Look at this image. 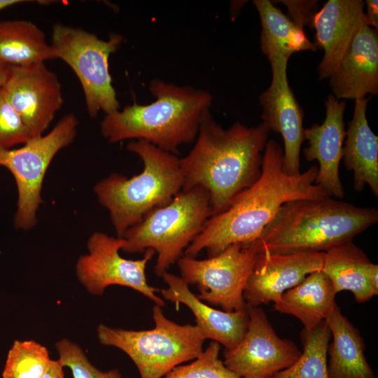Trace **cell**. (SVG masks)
Wrapping results in <instances>:
<instances>
[{"mask_svg": "<svg viewBox=\"0 0 378 378\" xmlns=\"http://www.w3.org/2000/svg\"><path fill=\"white\" fill-rule=\"evenodd\" d=\"M260 18V47L268 59L274 57L289 58L295 52L312 50L316 47L304 32L269 0H253Z\"/></svg>", "mask_w": 378, "mask_h": 378, "instance_id": "cell-25", "label": "cell"}, {"mask_svg": "<svg viewBox=\"0 0 378 378\" xmlns=\"http://www.w3.org/2000/svg\"><path fill=\"white\" fill-rule=\"evenodd\" d=\"M324 252L272 254L261 251L247 281L243 297L247 307L278 302L309 274L321 270Z\"/></svg>", "mask_w": 378, "mask_h": 378, "instance_id": "cell-15", "label": "cell"}, {"mask_svg": "<svg viewBox=\"0 0 378 378\" xmlns=\"http://www.w3.org/2000/svg\"><path fill=\"white\" fill-rule=\"evenodd\" d=\"M78 125L76 116L68 113L46 135L34 137L19 148L0 149V166L10 171L17 186L16 228L29 230L36 224L46 172L55 155L73 142Z\"/></svg>", "mask_w": 378, "mask_h": 378, "instance_id": "cell-9", "label": "cell"}, {"mask_svg": "<svg viewBox=\"0 0 378 378\" xmlns=\"http://www.w3.org/2000/svg\"><path fill=\"white\" fill-rule=\"evenodd\" d=\"M329 83L338 99H355L377 94V30L368 25L360 29L330 76Z\"/></svg>", "mask_w": 378, "mask_h": 378, "instance_id": "cell-19", "label": "cell"}, {"mask_svg": "<svg viewBox=\"0 0 378 378\" xmlns=\"http://www.w3.org/2000/svg\"><path fill=\"white\" fill-rule=\"evenodd\" d=\"M161 277L168 285L167 288L161 290L162 297L177 308L180 304L186 305L206 339L218 342L225 349H232L240 342L248 328L247 307L234 312L218 310L198 299L181 276L166 272Z\"/></svg>", "mask_w": 378, "mask_h": 378, "instance_id": "cell-18", "label": "cell"}, {"mask_svg": "<svg viewBox=\"0 0 378 378\" xmlns=\"http://www.w3.org/2000/svg\"><path fill=\"white\" fill-rule=\"evenodd\" d=\"M321 271L329 277L337 293L350 291L357 302H365L378 295V265L353 241L325 251Z\"/></svg>", "mask_w": 378, "mask_h": 378, "instance_id": "cell-20", "label": "cell"}, {"mask_svg": "<svg viewBox=\"0 0 378 378\" xmlns=\"http://www.w3.org/2000/svg\"><path fill=\"white\" fill-rule=\"evenodd\" d=\"M33 136L22 118L0 90V149L25 144Z\"/></svg>", "mask_w": 378, "mask_h": 378, "instance_id": "cell-30", "label": "cell"}, {"mask_svg": "<svg viewBox=\"0 0 378 378\" xmlns=\"http://www.w3.org/2000/svg\"><path fill=\"white\" fill-rule=\"evenodd\" d=\"M288 9V18L298 27H313V20L318 12V1L316 0H281Z\"/></svg>", "mask_w": 378, "mask_h": 378, "instance_id": "cell-31", "label": "cell"}, {"mask_svg": "<svg viewBox=\"0 0 378 378\" xmlns=\"http://www.w3.org/2000/svg\"><path fill=\"white\" fill-rule=\"evenodd\" d=\"M153 318L155 327L150 330H131L99 324L98 340L103 345L124 351L141 378H162L175 367L203 353L206 339L197 326L169 320L156 304L153 307Z\"/></svg>", "mask_w": 378, "mask_h": 378, "instance_id": "cell-7", "label": "cell"}, {"mask_svg": "<svg viewBox=\"0 0 378 378\" xmlns=\"http://www.w3.org/2000/svg\"><path fill=\"white\" fill-rule=\"evenodd\" d=\"M51 359L46 347L34 340H15L8 351L3 378H41Z\"/></svg>", "mask_w": 378, "mask_h": 378, "instance_id": "cell-27", "label": "cell"}, {"mask_svg": "<svg viewBox=\"0 0 378 378\" xmlns=\"http://www.w3.org/2000/svg\"><path fill=\"white\" fill-rule=\"evenodd\" d=\"M332 337L328 344L329 378H377L365 356L362 335L337 304L326 319Z\"/></svg>", "mask_w": 378, "mask_h": 378, "instance_id": "cell-22", "label": "cell"}, {"mask_svg": "<svg viewBox=\"0 0 378 378\" xmlns=\"http://www.w3.org/2000/svg\"><path fill=\"white\" fill-rule=\"evenodd\" d=\"M150 92L155 100L146 105L133 104L105 115L100 123L110 143L144 140L176 155L178 147L193 142L204 115L210 111L211 94L191 86L153 80Z\"/></svg>", "mask_w": 378, "mask_h": 378, "instance_id": "cell-3", "label": "cell"}, {"mask_svg": "<svg viewBox=\"0 0 378 378\" xmlns=\"http://www.w3.org/2000/svg\"><path fill=\"white\" fill-rule=\"evenodd\" d=\"M125 244L122 237L92 233L87 242L88 253L80 256L76 265L78 279L92 295H102L108 286L118 285L131 288L164 307V300L156 294L160 290L148 284L146 275L147 263L155 252L148 248L142 259H125L119 254Z\"/></svg>", "mask_w": 378, "mask_h": 378, "instance_id": "cell-11", "label": "cell"}, {"mask_svg": "<svg viewBox=\"0 0 378 378\" xmlns=\"http://www.w3.org/2000/svg\"><path fill=\"white\" fill-rule=\"evenodd\" d=\"M283 162L281 146L273 139L268 140L259 178L239 193L225 211L206 220L183 255L196 258L205 249L210 258L232 244L252 242L260 237L284 204L329 197L315 183L317 165L288 175L283 171Z\"/></svg>", "mask_w": 378, "mask_h": 378, "instance_id": "cell-1", "label": "cell"}, {"mask_svg": "<svg viewBox=\"0 0 378 378\" xmlns=\"http://www.w3.org/2000/svg\"><path fill=\"white\" fill-rule=\"evenodd\" d=\"M9 66L0 64V90L4 87L8 74Z\"/></svg>", "mask_w": 378, "mask_h": 378, "instance_id": "cell-34", "label": "cell"}, {"mask_svg": "<svg viewBox=\"0 0 378 378\" xmlns=\"http://www.w3.org/2000/svg\"><path fill=\"white\" fill-rule=\"evenodd\" d=\"M367 12L365 13L368 25L377 30L378 28V1L366 0Z\"/></svg>", "mask_w": 378, "mask_h": 378, "instance_id": "cell-32", "label": "cell"}, {"mask_svg": "<svg viewBox=\"0 0 378 378\" xmlns=\"http://www.w3.org/2000/svg\"><path fill=\"white\" fill-rule=\"evenodd\" d=\"M121 35L102 40L84 29L63 24L53 25L50 43L55 58L65 62L74 71L83 90L87 111L96 117L119 110L112 85L108 59L120 46Z\"/></svg>", "mask_w": 378, "mask_h": 378, "instance_id": "cell-8", "label": "cell"}, {"mask_svg": "<svg viewBox=\"0 0 378 378\" xmlns=\"http://www.w3.org/2000/svg\"><path fill=\"white\" fill-rule=\"evenodd\" d=\"M220 349V344L211 340L199 357L175 367L163 378H239L219 358Z\"/></svg>", "mask_w": 378, "mask_h": 378, "instance_id": "cell-28", "label": "cell"}, {"mask_svg": "<svg viewBox=\"0 0 378 378\" xmlns=\"http://www.w3.org/2000/svg\"><path fill=\"white\" fill-rule=\"evenodd\" d=\"M64 366L57 360H50L49 365L41 378H64Z\"/></svg>", "mask_w": 378, "mask_h": 378, "instance_id": "cell-33", "label": "cell"}, {"mask_svg": "<svg viewBox=\"0 0 378 378\" xmlns=\"http://www.w3.org/2000/svg\"><path fill=\"white\" fill-rule=\"evenodd\" d=\"M378 210L330 197L288 202L258 239L261 251L272 254L325 252L376 224Z\"/></svg>", "mask_w": 378, "mask_h": 378, "instance_id": "cell-4", "label": "cell"}, {"mask_svg": "<svg viewBox=\"0 0 378 378\" xmlns=\"http://www.w3.org/2000/svg\"><path fill=\"white\" fill-rule=\"evenodd\" d=\"M55 59L44 32L24 20L0 21V64L24 67Z\"/></svg>", "mask_w": 378, "mask_h": 378, "instance_id": "cell-24", "label": "cell"}, {"mask_svg": "<svg viewBox=\"0 0 378 378\" xmlns=\"http://www.w3.org/2000/svg\"><path fill=\"white\" fill-rule=\"evenodd\" d=\"M337 293L329 277L321 270L314 272L274 304L275 310L298 318L310 330L327 319L337 305Z\"/></svg>", "mask_w": 378, "mask_h": 378, "instance_id": "cell-23", "label": "cell"}, {"mask_svg": "<svg viewBox=\"0 0 378 378\" xmlns=\"http://www.w3.org/2000/svg\"><path fill=\"white\" fill-rule=\"evenodd\" d=\"M353 118L349 122L343 147L345 167L353 172L354 188L361 191L368 186L378 196V137L370 127L366 109L368 99H354Z\"/></svg>", "mask_w": 378, "mask_h": 378, "instance_id": "cell-21", "label": "cell"}, {"mask_svg": "<svg viewBox=\"0 0 378 378\" xmlns=\"http://www.w3.org/2000/svg\"><path fill=\"white\" fill-rule=\"evenodd\" d=\"M247 310L246 332L235 347L224 349L223 362L239 378H271L292 365L302 351L278 336L262 309Z\"/></svg>", "mask_w": 378, "mask_h": 378, "instance_id": "cell-12", "label": "cell"}, {"mask_svg": "<svg viewBox=\"0 0 378 378\" xmlns=\"http://www.w3.org/2000/svg\"><path fill=\"white\" fill-rule=\"evenodd\" d=\"M269 133L262 122L253 127L235 122L224 129L208 111L192 149L179 159L181 191L204 188L210 197L211 216L223 212L259 178Z\"/></svg>", "mask_w": 378, "mask_h": 378, "instance_id": "cell-2", "label": "cell"}, {"mask_svg": "<svg viewBox=\"0 0 378 378\" xmlns=\"http://www.w3.org/2000/svg\"><path fill=\"white\" fill-rule=\"evenodd\" d=\"M331 337L326 319L310 330L303 329L301 332L303 351L300 358L271 378H329L327 351Z\"/></svg>", "mask_w": 378, "mask_h": 378, "instance_id": "cell-26", "label": "cell"}, {"mask_svg": "<svg viewBox=\"0 0 378 378\" xmlns=\"http://www.w3.org/2000/svg\"><path fill=\"white\" fill-rule=\"evenodd\" d=\"M261 248L258 239L236 243L204 260L183 255L176 262L181 277L195 285L198 299L225 312L246 309L243 293Z\"/></svg>", "mask_w": 378, "mask_h": 378, "instance_id": "cell-10", "label": "cell"}, {"mask_svg": "<svg viewBox=\"0 0 378 378\" xmlns=\"http://www.w3.org/2000/svg\"><path fill=\"white\" fill-rule=\"evenodd\" d=\"M366 25L361 0H328L316 13L313 20L315 46L324 52L317 69L320 80L330 77L356 36Z\"/></svg>", "mask_w": 378, "mask_h": 378, "instance_id": "cell-17", "label": "cell"}, {"mask_svg": "<svg viewBox=\"0 0 378 378\" xmlns=\"http://www.w3.org/2000/svg\"><path fill=\"white\" fill-rule=\"evenodd\" d=\"M55 348L58 360L64 367L70 368L74 378H122L118 369H97L89 361L82 348L71 340L62 339L56 342Z\"/></svg>", "mask_w": 378, "mask_h": 378, "instance_id": "cell-29", "label": "cell"}, {"mask_svg": "<svg viewBox=\"0 0 378 378\" xmlns=\"http://www.w3.org/2000/svg\"><path fill=\"white\" fill-rule=\"evenodd\" d=\"M29 1H24V0H0V11L2 10L12 6L15 4L24 3V2H28Z\"/></svg>", "mask_w": 378, "mask_h": 378, "instance_id": "cell-35", "label": "cell"}, {"mask_svg": "<svg viewBox=\"0 0 378 378\" xmlns=\"http://www.w3.org/2000/svg\"><path fill=\"white\" fill-rule=\"evenodd\" d=\"M288 59L274 57L269 61L272 79L270 87L259 97L262 108V122L279 133L284 141L283 171L288 175L300 172V155L304 139L303 111L289 86L287 77Z\"/></svg>", "mask_w": 378, "mask_h": 378, "instance_id": "cell-14", "label": "cell"}, {"mask_svg": "<svg viewBox=\"0 0 378 378\" xmlns=\"http://www.w3.org/2000/svg\"><path fill=\"white\" fill-rule=\"evenodd\" d=\"M127 149L142 160V172L128 178L113 173L94 187L98 201L109 212L117 237L155 209L169 204L183 187L179 158L144 140H133Z\"/></svg>", "mask_w": 378, "mask_h": 378, "instance_id": "cell-5", "label": "cell"}, {"mask_svg": "<svg viewBox=\"0 0 378 378\" xmlns=\"http://www.w3.org/2000/svg\"><path fill=\"white\" fill-rule=\"evenodd\" d=\"M326 118L322 124L304 129V139L309 146L303 153L307 161L317 160L318 173L315 183L329 197H344V191L339 174L346 136L344 113L346 102L330 94L326 102Z\"/></svg>", "mask_w": 378, "mask_h": 378, "instance_id": "cell-16", "label": "cell"}, {"mask_svg": "<svg viewBox=\"0 0 378 378\" xmlns=\"http://www.w3.org/2000/svg\"><path fill=\"white\" fill-rule=\"evenodd\" d=\"M2 89L33 138L43 135L63 104L61 83L45 62L9 66Z\"/></svg>", "mask_w": 378, "mask_h": 378, "instance_id": "cell-13", "label": "cell"}, {"mask_svg": "<svg viewBox=\"0 0 378 378\" xmlns=\"http://www.w3.org/2000/svg\"><path fill=\"white\" fill-rule=\"evenodd\" d=\"M211 216L208 191L195 186L181 191L172 201L148 213L129 228L122 238V251L135 253L148 248L158 253L155 273L158 276L167 271L183 254Z\"/></svg>", "mask_w": 378, "mask_h": 378, "instance_id": "cell-6", "label": "cell"}]
</instances>
